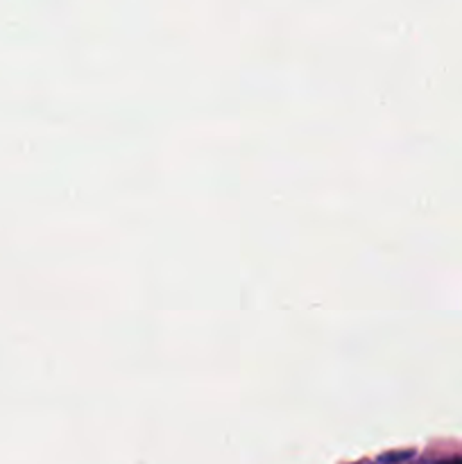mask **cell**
<instances>
[{"mask_svg": "<svg viewBox=\"0 0 462 464\" xmlns=\"http://www.w3.org/2000/svg\"><path fill=\"white\" fill-rule=\"evenodd\" d=\"M438 464H462V458H449V460H442V462Z\"/></svg>", "mask_w": 462, "mask_h": 464, "instance_id": "2", "label": "cell"}, {"mask_svg": "<svg viewBox=\"0 0 462 464\" xmlns=\"http://www.w3.org/2000/svg\"><path fill=\"white\" fill-rule=\"evenodd\" d=\"M413 455V451H399V453H392V455H383L381 462H399V460H406Z\"/></svg>", "mask_w": 462, "mask_h": 464, "instance_id": "1", "label": "cell"}]
</instances>
